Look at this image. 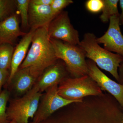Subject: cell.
Here are the masks:
<instances>
[{
	"instance_id": "cell-8",
	"label": "cell",
	"mask_w": 123,
	"mask_h": 123,
	"mask_svg": "<svg viewBox=\"0 0 123 123\" xmlns=\"http://www.w3.org/2000/svg\"><path fill=\"white\" fill-rule=\"evenodd\" d=\"M48 32L50 39L75 45L80 42L78 31L71 24L67 11H62L52 20L49 25Z\"/></svg>"
},
{
	"instance_id": "cell-9",
	"label": "cell",
	"mask_w": 123,
	"mask_h": 123,
	"mask_svg": "<svg viewBox=\"0 0 123 123\" xmlns=\"http://www.w3.org/2000/svg\"><path fill=\"white\" fill-rule=\"evenodd\" d=\"M88 75L93 80L101 90L112 95L123 109V85L113 80L104 73L91 60H86Z\"/></svg>"
},
{
	"instance_id": "cell-24",
	"label": "cell",
	"mask_w": 123,
	"mask_h": 123,
	"mask_svg": "<svg viewBox=\"0 0 123 123\" xmlns=\"http://www.w3.org/2000/svg\"><path fill=\"white\" fill-rule=\"evenodd\" d=\"M53 0H30V3L38 5H50Z\"/></svg>"
},
{
	"instance_id": "cell-26",
	"label": "cell",
	"mask_w": 123,
	"mask_h": 123,
	"mask_svg": "<svg viewBox=\"0 0 123 123\" xmlns=\"http://www.w3.org/2000/svg\"><path fill=\"white\" fill-rule=\"evenodd\" d=\"M119 2L121 10V14H120L119 17V23L120 25H122L123 24V0H120Z\"/></svg>"
},
{
	"instance_id": "cell-21",
	"label": "cell",
	"mask_w": 123,
	"mask_h": 123,
	"mask_svg": "<svg viewBox=\"0 0 123 123\" xmlns=\"http://www.w3.org/2000/svg\"><path fill=\"white\" fill-rule=\"evenodd\" d=\"M73 3L72 0H53L50 6L53 15L56 17L64 9Z\"/></svg>"
},
{
	"instance_id": "cell-25",
	"label": "cell",
	"mask_w": 123,
	"mask_h": 123,
	"mask_svg": "<svg viewBox=\"0 0 123 123\" xmlns=\"http://www.w3.org/2000/svg\"><path fill=\"white\" fill-rule=\"evenodd\" d=\"M118 73L119 75V84L123 85V59L119 66Z\"/></svg>"
},
{
	"instance_id": "cell-3",
	"label": "cell",
	"mask_w": 123,
	"mask_h": 123,
	"mask_svg": "<svg viewBox=\"0 0 123 123\" xmlns=\"http://www.w3.org/2000/svg\"><path fill=\"white\" fill-rule=\"evenodd\" d=\"M97 39L93 33H86L78 45L85 52L86 57L94 62L98 67L110 73L118 81V70L123 56L101 47Z\"/></svg>"
},
{
	"instance_id": "cell-18",
	"label": "cell",
	"mask_w": 123,
	"mask_h": 123,
	"mask_svg": "<svg viewBox=\"0 0 123 123\" xmlns=\"http://www.w3.org/2000/svg\"><path fill=\"white\" fill-rule=\"evenodd\" d=\"M16 8V0H0V22L15 13Z\"/></svg>"
},
{
	"instance_id": "cell-5",
	"label": "cell",
	"mask_w": 123,
	"mask_h": 123,
	"mask_svg": "<svg viewBox=\"0 0 123 123\" xmlns=\"http://www.w3.org/2000/svg\"><path fill=\"white\" fill-rule=\"evenodd\" d=\"M58 93L67 100L78 101L89 96L101 95L104 92L97 83L86 75L66 78L59 85Z\"/></svg>"
},
{
	"instance_id": "cell-13",
	"label": "cell",
	"mask_w": 123,
	"mask_h": 123,
	"mask_svg": "<svg viewBox=\"0 0 123 123\" xmlns=\"http://www.w3.org/2000/svg\"><path fill=\"white\" fill-rule=\"evenodd\" d=\"M26 34L20 30L16 14L0 22V44L12 45L18 37L24 36Z\"/></svg>"
},
{
	"instance_id": "cell-16",
	"label": "cell",
	"mask_w": 123,
	"mask_h": 123,
	"mask_svg": "<svg viewBox=\"0 0 123 123\" xmlns=\"http://www.w3.org/2000/svg\"><path fill=\"white\" fill-rule=\"evenodd\" d=\"M14 48L9 44H0V69L8 70L11 68Z\"/></svg>"
},
{
	"instance_id": "cell-4",
	"label": "cell",
	"mask_w": 123,
	"mask_h": 123,
	"mask_svg": "<svg viewBox=\"0 0 123 123\" xmlns=\"http://www.w3.org/2000/svg\"><path fill=\"white\" fill-rule=\"evenodd\" d=\"M50 41L56 56L65 64L70 77L78 78L88 75L85 53L78 45L53 39H50Z\"/></svg>"
},
{
	"instance_id": "cell-17",
	"label": "cell",
	"mask_w": 123,
	"mask_h": 123,
	"mask_svg": "<svg viewBox=\"0 0 123 123\" xmlns=\"http://www.w3.org/2000/svg\"><path fill=\"white\" fill-rule=\"evenodd\" d=\"M103 1L104 6L102 12L99 17L102 22H108L111 17L120 15L117 7L118 0H103Z\"/></svg>"
},
{
	"instance_id": "cell-27",
	"label": "cell",
	"mask_w": 123,
	"mask_h": 123,
	"mask_svg": "<svg viewBox=\"0 0 123 123\" xmlns=\"http://www.w3.org/2000/svg\"><path fill=\"white\" fill-rule=\"evenodd\" d=\"M17 123L14 120H12V121H10V123Z\"/></svg>"
},
{
	"instance_id": "cell-14",
	"label": "cell",
	"mask_w": 123,
	"mask_h": 123,
	"mask_svg": "<svg viewBox=\"0 0 123 123\" xmlns=\"http://www.w3.org/2000/svg\"><path fill=\"white\" fill-rule=\"evenodd\" d=\"M36 30H31L26 33L14 49L8 81L11 83L13 78L18 70L26 56L29 47L31 44L33 35Z\"/></svg>"
},
{
	"instance_id": "cell-1",
	"label": "cell",
	"mask_w": 123,
	"mask_h": 123,
	"mask_svg": "<svg viewBox=\"0 0 123 123\" xmlns=\"http://www.w3.org/2000/svg\"><path fill=\"white\" fill-rule=\"evenodd\" d=\"M38 123H123V109L112 95L104 92L70 104Z\"/></svg>"
},
{
	"instance_id": "cell-19",
	"label": "cell",
	"mask_w": 123,
	"mask_h": 123,
	"mask_svg": "<svg viewBox=\"0 0 123 123\" xmlns=\"http://www.w3.org/2000/svg\"><path fill=\"white\" fill-rule=\"evenodd\" d=\"M16 6L19 11L22 26L23 27L26 28L29 27V10L30 0H17Z\"/></svg>"
},
{
	"instance_id": "cell-2",
	"label": "cell",
	"mask_w": 123,
	"mask_h": 123,
	"mask_svg": "<svg viewBox=\"0 0 123 123\" xmlns=\"http://www.w3.org/2000/svg\"><path fill=\"white\" fill-rule=\"evenodd\" d=\"M48 25L38 28L34 31L30 48L19 68H29L37 80L46 68L58 60L49 36Z\"/></svg>"
},
{
	"instance_id": "cell-6",
	"label": "cell",
	"mask_w": 123,
	"mask_h": 123,
	"mask_svg": "<svg viewBox=\"0 0 123 123\" xmlns=\"http://www.w3.org/2000/svg\"><path fill=\"white\" fill-rule=\"evenodd\" d=\"M43 95L36 84L22 97L11 100L7 109V114L10 121L17 123H29L30 118L33 119L37 110Z\"/></svg>"
},
{
	"instance_id": "cell-20",
	"label": "cell",
	"mask_w": 123,
	"mask_h": 123,
	"mask_svg": "<svg viewBox=\"0 0 123 123\" xmlns=\"http://www.w3.org/2000/svg\"><path fill=\"white\" fill-rule=\"evenodd\" d=\"M9 93L6 90L0 93V123H9L7 117V104L9 98Z\"/></svg>"
},
{
	"instance_id": "cell-15",
	"label": "cell",
	"mask_w": 123,
	"mask_h": 123,
	"mask_svg": "<svg viewBox=\"0 0 123 123\" xmlns=\"http://www.w3.org/2000/svg\"><path fill=\"white\" fill-rule=\"evenodd\" d=\"M37 79L34 76L28 68H19L14 75L11 82L15 91L19 94H25L35 85Z\"/></svg>"
},
{
	"instance_id": "cell-23",
	"label": "cell",
	"mask_w": 123,
	"mask_h": 123,
	"mask_svg": "<svg viewBox=\"0 0 123 123\" xmlns=\"http://www.w3.org/2000/svg\"><path fill=\"white\" fill-rule=\"evenodd\" d=\"M10 73L8 70H2L0 69V93L1 91L2 86L9 79Z\"/></svg>"
},
{
	"instance_id": "cell-22",
	"label": "cell",
	"mask_w": 123,
	"mask_h": 123,
	"mask_svg": "<svg viewBox=\"0 0 123 123\" xmlns=\"http://www.w3.org/2000/svg\"><path fill=\"white\" fill-rule=\"evenodd\" d=\"M103 6V0H89L86 3L87 10L93 13L99 12L102 10Z\"/></svg>"
},
{
	"instance_id": "cell-10",
	"label": "cell",
	"mask_w": 123,
	"mask_h": 123,
	"mask_svg": "<svg viewBox=\"0 0 123 123\" xmlns=\"http://www.w3.org/2000/svg\"><path fill=\"white\" fill-rule=\"evenodd\" d=\"M119 15H115L110 18L107 31L102 36L97 38L98 44H103L104 49L123 56V35L120 27Z\"/></svg>"
},
{
	"instance_id": "cell-12",
	"label": "cell",
	"mask_w": 123,
	"mask_h": 123,
	"mask_svg": "<svg viewBox=\"0 0 123 123\" xmlns=\"http://www.w3.org/2000/svg\"><path fill=\"white\" fill-rule=\"evenodd\" d=\"M55 17L50 5H38L30 2L29 24L31 30L48 25Z\"/></svg>"
},
{
	"instance_id": "cell-7",
	"label": "cell",
	"mask_w": 123,
	"mask_h": 123,
	"mask_svg": "<svg viewBox=\"0 0 123 123\" xmlns=\"http://www.w3.org/2000/svg\"><path fill=\"white\" fill-rule=\"evenodd\" d=\"M58 85L49 88L39 102L37 110L32 122L38 123L46 120L57 111L70 104L81 101L67 100L60 96L58 93Z\"/></svg>"
},
{
	"instance_id": "cell-11",
	"label": "cell",
	"mask_w": 123,
	"mask_h": 123,
	"mask_svg": "<svg viewBox=\"0 0 123 123\" xmlns=\"http://www.w3.org/2000/svg\"><path fill=\"white\" fill-rule=\"evenodd\" d=\"M70 77L64 63L58 59L54 64L46 69L36 83L39 92L46 91L55 85H59L64 80Z\"/></svg>"
}]
</instances>
